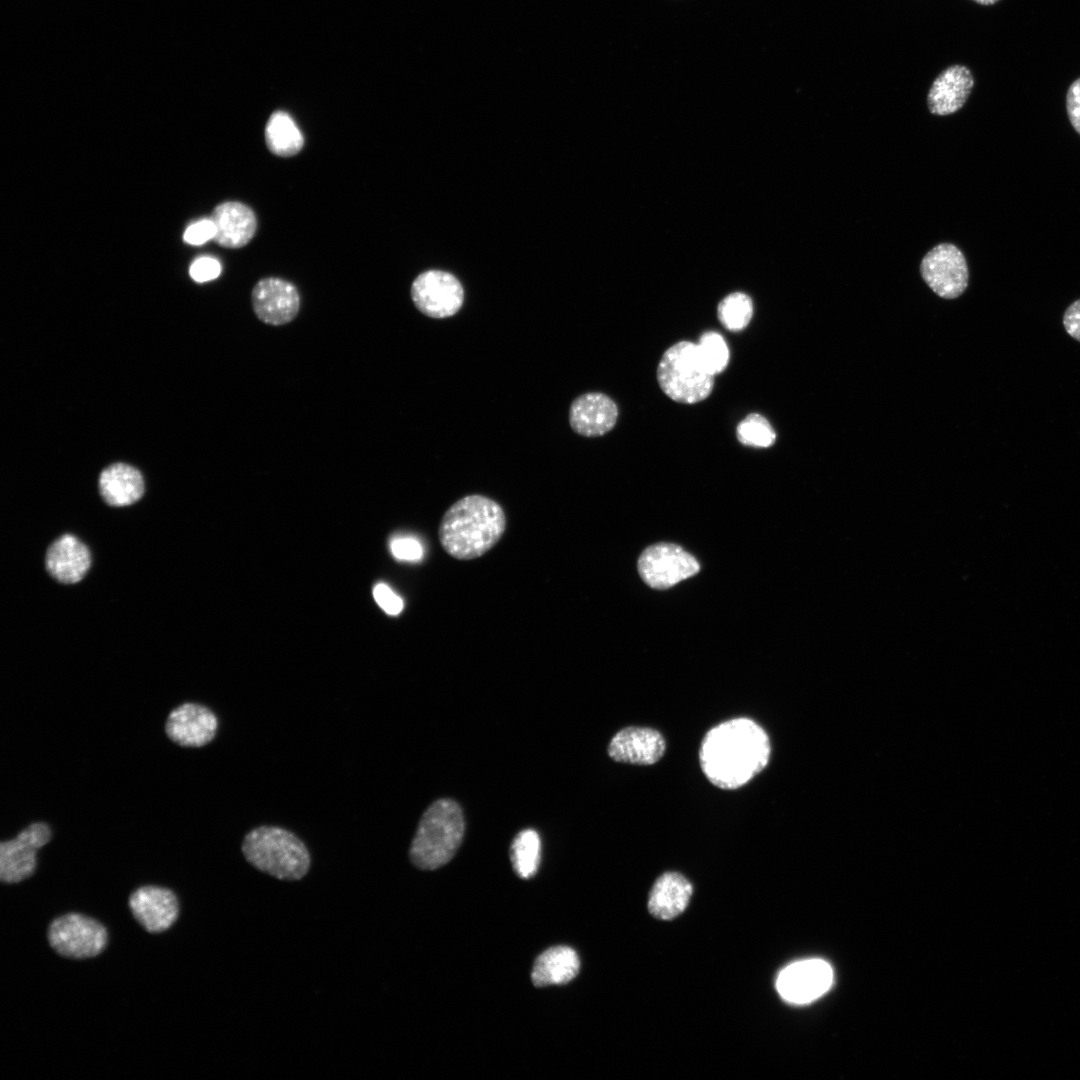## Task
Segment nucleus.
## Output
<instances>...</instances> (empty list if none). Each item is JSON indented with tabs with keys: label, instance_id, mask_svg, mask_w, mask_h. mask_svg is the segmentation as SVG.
Segmentation results:
<instances>
[{
	"label": "nucleus",
	"instance_id": "nucleus-1",
	"mask_svg": "<svg viewBox=\"0 0 1080 1080\" xmlns=\"http://www.w3.org/2000/svg\"><path fill=\"white\" fill-rule=\"evenodd\" d=\"M770 740L765 730L746 717L726 720L712 727L699 749L706 778L716 787L734 790L747 784L768 764Z\"/></svg>",
	"mask_w": 1080,
	"mask_h": 1080
},
{
	"label": "nucleus",
	"instance_id": "nucleus-2",
	"mask_svg": "<svg viewBox=\"0 0 1080 1080\" xmlns=\"http://www.w3.org/2000/svg\"><path fill=\"white\" fill-rule=\"evenodd\" d=\"M506 529L499 503L483 495H467L444 513L438 536L442 548L455 559L472 560L492 549Z\"/></svg>",
	"mask_w": 1080,
	"mask_h": 1080
},
{
	"label": "nucleus",
	"instance_id": "nucleus-3",
	"mask_svg": "<svg viewBox=\"0 0 1080 1080\" xmlns=\"http://www.w3.org/2000/svg\"><path fill=\"white\" fill-rule=\"evenodd\" d=\"M465 831L464 816L452 799H439L423 813L411 842L409 856L421 870H434L449 862Z\"/></svg>",
	"mask_w": 1080,
	"mask_h": 1080
},
{
	"label": "nucleus",
	"instance_id": "nucleus-4",
	"mask_svg": "<svg viewBox=\"0 0 1080 1080\" xmlns=\"http://www.w3.org/2000/svg\"><path fill=\"white\" fill-rule=\"evenodd\" d=\"M241 849L250 865L279 880H300L311 864L306 845L282 827L265 825L250 830Z\"/></svg>",
	"mask_w": 1080,
	"mask_h": 1080
},
{
	"label": "nucleus",
	"instance_id": "nucleus-5",
	"mask_svg": "<svg viewBox=\"0 0 1080 1080\" xmlns=\"http://www.w3.org/2000/svg\"><path fill=\"white\" fill-rule=\"evenodd\" d=\"M662 391L672 400L694 404L712 392L714 375L703 361L695 343L681 341L667 349L657 368Z\"/></svg>",
	"mask_w": 1080,
	"mask_h": 1080
},
{
	"label": "nucleus",
	"instance_id": "nucleus-6",
	"mask_svg": "<svg viewBox=\"0 0 1080 1080\" xmlns=\"http://www.w3.org/2000/svg\"><path fill=\"white\" fill-rule=\"evenodd\" d=\"M107 937L101 923L78 913L56 918L48 930L51 947L60 955L73 959L98 955L105 948Z\"/></svg>",
	"mask_w": 1080,
	"mask_h": 1080
},
{
	"label": "nucleus",
	"instance_id": "nucleus-7",
	"mask_svg": "<svg viewBox=\"0 0 1080 1080\" xmlns=\"http://www.w3.org/2000/svg\"><path fill=\"white\" fill-rule=\"evenodd\" d=\"M700 570L696 558L672 543H658L646 548L638 560V572L654 589H667Z\"/></svg>",
	"mask_w": 1080,
	"mask_h": 1080
},
{
	"label": "nucleus",
	"instance_id": "nucleus-8",
	"mask_svg": "<svg viewBox=\"0 0 1080 1080\" xmlns=\"http://www.w3.org/2000/svg\"><path fill=\"white\" fill-rule=\"evenodd\" d=\"M920 273L929 288L944 299L959 297L968 286L965 256L952 243H940L928 251L921 260Z\"/></svg>",
	"mask_w": 1080,
	"mask_h": 1080
},
{
	"label": "nucleus",
	"instance_id": "nucleus-9",
	"mask_svg": "<svg viewBox=\"0 0 1080 1080\" xmlns=\"http://www.w3.org/2000/svg\"><path fill=\"white\" fill-rule=\"evenodd\" d=\"M411 298L424 315L443 319L455 315L462 307L464 289L451 273L428 270L419 274L411 285Z\"/></svg>",
	"mask_w": 1080,
	"mask_h": 1080
},
{
	"label": "nucleus",
	"instance_id": "nucleus-10",
	"mask_svg": "<svg viewBox=\"0 0 1080 1080\" xmlns=\"http://www.w3.org/2000/svg\"><path fill=\"white\" fill-rule=\"evenodd\" d=\"M51 839V829L44 822H35L10 840L0 844V879L17 883L30 877L37 865V851Z\"/></svg>",
	"mask_w": 1080,
	"mask_h": 1080
},
{
	"label": "nucleus",
	"instance_id": "nucleus-11",
	"mask_svg": "<svg viewBox=\"0 0 1080 1080\" xmlns=\"http://www.w3.org/2000/svg\"><path fill=\"white\" fill-rule=\"evenodd\" d=\"M833 982V969L822 959L794 962L778 975L776 988L780 996L793 1004H806L826 993Z\"/></svg>",
	"mask_w": 1080,
	"mask_h": 1080
},
{
	"label": "nucleus",
	"instance_id": "nucleus-12",
	"mask_svg": "<svg viewBox=\"0 0 1080 1080\" xmlns=\"http://www.w3.org/2000/svg\"><path fill=\"white\" fill-rule=\"evenodd\" d=\"M251 302L258 319L273 326L291 322L300 307L295 286L276 277L261 279L252 290Z\"/></svg>",
	"mask_w": 1080,
	"mask_h": 1080
},
{
	"label": "nucleus",
	"instance_id": "nucleus-13",
	"mask_svg": "<svg viewBox=\"0 0 1080 1080\" xmlns=\"http://www.w3.org/2000/svg\"><path fill=\"white\" fill-rule=\"evenodd\" d=\"M218 719L208 707L184 703L174 708L165 723L169 739L183 747H201L216 736Z\"/></svg>",
	"mask_w": 1080,
	"mask_h": 1080
},
{
	"label": "nucleus",
	"instance_id": "nucleus-14",
	"mask_svg": "<svg viewBox=\"0 0 1080 1080\" xmlns=\"http://www.w3.org/2000/svg\"><path fill=\"white\" fill-rule=\"evenodd\" d=\"M666 749L662 734L648 727H626L617 732L608 746L609 756L617 761L635 765H652Z\"/></svg>",
	"mask_w": 1080,
	"mask_h": 1080
},
{
	"label": "nucleus",
	"instance_id": "nucleus-15",
	"mask_svg": "<svg viewBox=\"0 0 1080 1080\" xmlns=\"http://www.w3.org/2000/svg\"><path fill=\"white\" fill-rule=\"evenodd\" d=\"M129 907L135 919L151 933L170 928L179 913L176 895L169 889L157 886L135 890L129 898Z\"/></svg>",
	"mask_w": 1080,
	"mask_h": 1080
},
{
	"label": "nucleus",
	"instance_id": "nucleus-16",
	"mask_svg": "<svg viewBox=\"0 0 1080 1080\" xmlns=\"http://www.w3.org/2000/svg\"><path fill=\"white\" fill-rule=\"evenodd\" d=\"M618 408L607 395L599 392L585 393L577 397L569 409V423L577 434L599 437L616 424Z\"/></svg>",
	"mask_w": 1080,
	"mask_h": 1080
},
{
	"label": "nucleus",
	"instance_id": "nucleus-17",
	"mask_svg": "<svg viewBox=\"0 0 1080 1080\" xmlns=\"http://www.w3.org/2000/svg\"><path fill=\"white\" fill-rule=\"evenodd\" d=\"M973 86V75L966 66L956 64L946 68L929 89L927 105L930 113L947 116L957 112L966 103Z\"/></svg>",
	"mask_w": 1080,
	"mask_h": 1080
},
{
	"label": "nucleus",
	"instance_id": "nucleus-18",
	"mask_svg": "<svg viewBox=\"0 0 1080 1080\" xmlns=\"http://www.w3.org/2000/svg\"><path fill=\"white\" fill-rule=\"evenodd\" d=\"M46 569L57 581L65 584L79 582L87 573L91 556L87 546L77 537L65 534L47 550Z\"/></svg>",
	"mask_w": 1080,
	"mask_h": 1080
},
{
	"label": "nucleus",
	"instance_id": "nucleus-19",
	"mask_svg": "<svg viewBox=\"0 0 1080 1080\" xmlns=\"http://www.w3.org/2000/svg\"><path fill=\"white\" fill-rule=\"evenodd\" d=\"M216 228L214 240L227 248L245 246L256 231L254 212L243 203L225 202L218 205L211 216Z\"/></svg>",
	"mask_w": 1080,
	"mask_h": 1080
},
{
	"label": "nucleus",
	"instance_id": "nucleus-20",
	"mask_svg": "<svg viewBox=\"0 0 1080 1080\" xmlns=\"http://www.w3.org/2000/svg\"><path fill=\"white\" fill-rule=\"evenodd\" d=\"M692 892V884L682 874L663 873L651 889L648 909L656 918L662 920L675 918L688 906Z\"/></svg>",
	"mask_w": 1080,
	"mask_h": 1080
},
{
	"label": "nucleus",
	"instance_id": "nucleus-21",
	"mask_svg": "<svg viewBox=\"0 0 1080 1080\" xmlns=\"http://www.w3.org/2000/svg\"><path fill=\"white\" fill-rule=\"evenodd\" d=\"M99 491L107 504L127 506L142 497L144 480L134 467L116 463L104 469L100 474Z\"/></svg>",
	"mask_w": 1080,
	"mask_h": 1080
},
{
	"label": "nucleus",
	"instance_id": "nucleus-22",
	"mask_svg": "<svg viewBox=\"0 0 1080 1080\" xmlns=\"http://www.w3.org/2000/svg\"><path fill=\"white\" fill-rule=\"evenodd\" d=\"M580 960L576 951L568 946L547 949L536 959L531 979L536 987L562 985L578 974Z\"/></svg>",
	"mask_w": 1080,
	"mask_h": 1080
},
{
	"label": "nucleus",
	"instance_id": "nucleus-23",
	"mask_svg": "<svg viewBox=\"0 0 1080 1080\" xmlns=\"http://www.w3.org/2000/svg\"><path fill=\"white\" fill-rule=\"evenodd\" d=\"M265 141L271 153L290 157L303 147L302 133L289 114L283 111L273 113L265 128Z\"/></svg>",
	"mask_w": 1080,
	"mask_h": 1080
},
{
	"label": "nucleus",
	"instance_id": "nucleus-24",
	"mask_svg": "<svg viewBox=\"0 0 1080 1080\" xmlns=\"http://www.w3.org/2000/svg\"><path fill=\"white\" fill-rule=\"evenodd\" d=\"M510 858L516 874L522 879L533 877L541 858V841L537 831L524 829L514 838Z\"/></svg>",
	"mask_w": 1080,
	"mask_h": 1080
},
{
	"label": "nucleus",
	"instance_id": "nucleus-25",
	"mask_svg": "<svg viewBox=\"0 0 1080 1080\" xmlns=\"http://www.w3.org/2000/svg\"><path fill=\"white\" fill-rule=\"evenodd\" d=\"M753 315L750 297L742 292L726 296L718 305V319L729 331H741L749 324Z\"/></svg>",
	"mask_w": 1080,
	"mask_h": 1080
},
{
	"label": "nucleus",
	"instance_id": "nucleus-26",
	"mask_svg": "<svg viewBox=\"0 0 1080 1080\" xmlns=\"http://www.w3.org/2000/svg\"><path fill=\"white\" fill-rule=\"evenodd\" d=\"M736 434L740 443L750 447L768 448L776 440V433L769 421L756 413L749 414L738 424Z\"/></svg>",
	"mask_w": 1080,
	"mask_h": 1080
},
{
	"label": "nucleus",
	"instance_id": "nucleus-27",
	"mask_svg": "<svg viewBox=\"0 0 1080 1080\" xmlns=\"http://www.w3.org/2000/svg\"><path fill=\"white\" fill-rule=\"evenodd\" d=\"M700 355L710 372L721 373L729 361V349L724 338L717 332H705L697 344Z\"/></svg>",
	"mask_w": 1080,
	"mask_h": 1080
},
{
	"label": "nucleus",
	"instance_id": "nucleus-28",
	"mask_svg": "<svg viewBox=\"0 0 1080 1080\" xmlns=\"http://www.w3.org/2000/svg\"><path fill=\"white\" fill-rule=\"evenodd\" d=\"M391 554L401 561H418L423 557L421 543L412 536L393 537L389 544Z\"/></svg>",
	"mask_w": 1080,
	"mask_h": 1080
},
{
	"label": "nucleus",
	"instance_id": "nucleus-29",
	"mask_svg": "<svg viewBox=\"0 0 1080 1080\" xmlns=\"http://www.w3.org/2000/svg\"><path fill=\"white\" fill-rule=\"evenodd\" d=\"M373 596L381 609L389 615H398L403 610L402 598L385 583L375 585Z\"/></svg>",
	"mask_w": 1080,
	"mask_h": 1080
},
{
	"label": "nucleus",
	"instance_id": "nucleus-30",
	"mask_svg": "<svg viewBox=\"0 0 1080 1080\" xmlns=\"http://www.w3.org/2000/svg\"><path fill=\"white\" fill-rule=\"evenodd\" d=\"M221 265L212 257H200L190 266V276L197 282H206L219 276Z\"/></svg>",
	"mask_w": 1080,
	"mask_h": 1080
},
{
	"label": "nucleus",
	"instance_id": "nucleus-31",
	"mask_svg": "<svg viewBox=\"0 0 1080 1080\" xmlns=\"http://www.w3.org/2000/svg\"><path fill=\"white\" fill-rule=\"evenodd\" d=\"M216 228L213 220L202 219L191 224L184 233V241L191 245H200L214 239Z\"/></svg>",
	"mask_w": 1080,
	"mask_h": 1080
},
{
	"label": "nucleus",
	"instance_id": "nucleus-32",
	"mask_svg": "<svg viewBox=\"0 0 1080 1080\" xmlns=\"http://www.w3.org/2000/svg\"><path fill=\"white\" fill-rule=\"evenodd\" d=\"M1066 109L1070 123L1080 134V78L1076 79L1067 91Z\"/></svg>",
	"mask_w": 1080,
	"mask_h": 1080
},
{
	"label": "nucleus",
	"instance_id": "nucleus-33",
	"mask_svg": "<svg viewBox=\"0 0 1080 1080\" xmlns=\"http://www.w3.org/2000/svg\"><path fill=\"white\" fill-rule=\"evenodd\" d=\"M1063 325L1066 332L1080 342V299L1070 304L1064 312Z\"/></svg>",
	"mask_w": 1080,
	"mask_h": 1080
},
{
	"label": "nucleus",
	"instance_id": "nucleus-34",
	"mask_svg": "<svg viewBox=\"0 0 1080 1080\" xmlns=\"http://www.w3.org/2000/svg\"><path fill=\"white\" fill-rule=\"evenodd\" d=\"M973 1H975L976 3L981 4V5H992V4H995L996 2H998L999 0H973Z\"/></svg>",
	"mask_w": 1080,
	"mask_h": 1080
}]
</instances>
